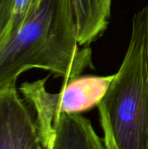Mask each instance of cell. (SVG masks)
Wrapping results in <instances>:
<instances>
[{
    "mask_svg": "<svg viewBox=\"0 0 148 149\" xmlns=\"http://www.w3.org/2000/svg\"><path fill=\"white\" fill-rule=\"evenodd\" d=\"M48 149H105L91 121L79 113L59 114Z\"/></svg>",
    "mask_w": 148,
    "mask_h": 149,
    "instance_id": "obj_5",
    "label": "cell"
},
{
    "mask_svg": "<svg viewBox=\"0 0 148 149\" xmlns=\"http://www.w3.org/2000/svg\"><path fill=\"white\" fill-rule=\"evenodd\" d=\"M92 67V50L79 43L69 1L41 0L0 45V90L16 86L17 78L33 68L49 71L65 84Z\"/></svg>",
    "mask_w": 148,
    "mask_h": 149,
    "instance_id": "obj_1",
    "label": "cell"
},
{
    "mask_svg": "<svg viewBox=\"0 0 148 149\" xmlns=\"http://www.w3.org/2000/svg\"><path fill=\"white\" fill-rule=\"evenodd\" d=\"M42 147L35 118L16 86L0 90V149Z\"/></svg>",
    "mask_w": 148,
    "mask_h": 149,
    "instance_id": "obj_4",
    "label": "cell"
},
{
    "mask_svg": "<svg viewBox=\"0 0 148 149\" xmlns=\"http://www.w3.org/2000/svg\"><path fill=\"white\" fill-rule=\"evenodd\" d=\"M114 74L108 76H83L68 83L58 93L47 91L48 78L24 82L19 92L36 113V125L40 144L47 149L54 133V123L59 114L79 113L98 106L107 91Z\"/></svg>",
    "mask_w": 148,
    "mask_h": 149,
    "instance_id": "obj_3",
    "label": "cell"
},
{
    "mask_svg": "<svg viewBox=\"0 0 148 149\" xmlns=\"http://www.w3.org/2000/svg\"><path fill=\"white\" fill-rule=\"evenodd\" d=\"M80 45L89 46L106 30L113 0H68Z\"/></svg>",
    "mask_w": 148,
    "mask_h": 149,
    "instance_id": "obj_6",
    "label": "cell"
},
{
    "mask_svg": "<svg viewBox=\"0 0 148 149\" xmlns=\"http://www.w3.org/2000/svg\"><path fill=\"white\" fill-rule=\"evenodd\" d=\"M13 0H0V40L11 18Z\"/></svg>",
    "mask_w": 148,
    "mask_h": 149,
    "instance_id": "obj_8",
    "label": "cell"
},
{
    "mask_svg": "<svg viewBox=\"0 0 148 149\" xmlns=\"http://www.w3.org/2000/svg\"><path fill=\"white\" fill-rule=\"evenodd\" d=\"M97 107L105 149H148V5L134 14L124 59Z\"/></svg>",
    "mask_w": 148,
    "mask_h": 149,
    "instance_id": "obj_2",
    "label": "cell"
},
{
    "mask_svg": "<svg viewBox=\"0 0 148 149\" xmlns=\"http://www.w3.org/2000/svg\"><path fill=\"white\" fill-rule=\"evenodd\" d=\"M40 2L41 0H13L11 18L0 40V45L21 27L24 21L38 8Z\"/></svg>",
    "mask_w": 148,
    "mask_h": 149,
    "instance_id": "obj_7",
    "label": "cell"
},
{
    "mask_svg": "<svg viewBox=\"0 0 148 149\" xmlns=\"http://www.w3.org/2000/svg\"><path fill=\"white\" fill-rule=\"evenodd\" d=\"M35 149H44V148H43L42 147H39V148H35ZM47 149H48V148H47Z\"/></svg>",
    "mask_w": 148,
    "mask_h": 149,
    "instance_id": "obj_9",
    "label": "cell"
}]
</instances>
